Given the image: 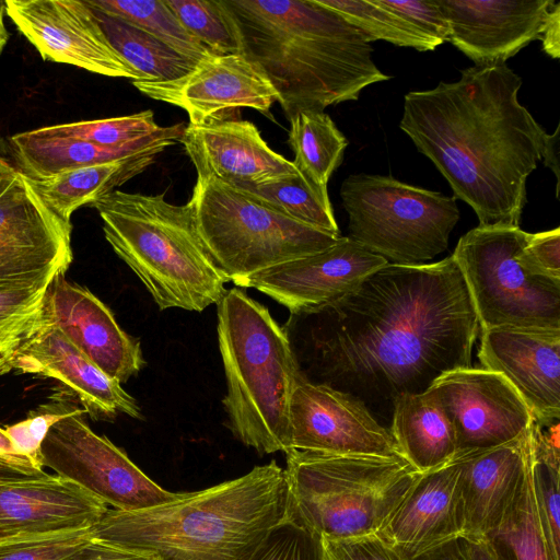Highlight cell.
<instances>
[{"mask_svg": "<svg viewBox=\"0 0 560 560\" xmlns=\"http://www.w3.org/2000/svg\"><path fill=\"white\" fill-rule=\"evenodd\" d=\"M71 233V222L48 208L18 171L0 194V283L65 275L73 259Z\"/></svg>", "mask_w": 560, "mask_h": 560, "instance_id": "cell-12", "label": "cell"}, {"mask_svg": "<svg viewBox=\"0 0 560 560\" xmlns=\"http://www.w3.org/2000/svg\"><path fill=\"white\" fill-rule=\"evenodd\" d=\"M539 40H541L542 49L548 56L555 59L560 57V2H556L551 8Z\"/></svg>", "mask_w": 560, "mask_h": 560, "instance_id": "cell-45", "label": "cell"}, {"mask_svg": "<svg viewBox=\"0 0 560 560\" xmlns=\"http://www.w3.org/2000/svg\"><path fill=\"white\" fill-rule=\"evenodd\" d=\"M250 560H327L322 536L289 516L272 528Z\"/></svg>", "mask_w": 560, "mask_h": 560, "instance_id": "cell-40", "label": "cell"}, {"mask_svg": "<svg viewBox=\"0 0 560 560\" xmlns=\"http://www.w3.org/2000/svg\"><path fill=\"white\" fill-rule=\"evenodd\" d=\"M197 178H214L249 189L299 173L293 162L273 151L257 127L237 119L188 125L179 139Z\"/></svg>", "mask_w": 560, "mask_h": 560, "instance_id": "cell-22", "label": "cell"}, {"mask_svg": "<svg viewBox=\"0 0 560 560\" xmlns=\"http://www.w3.org/2000/svg\"><path fill=\"white\" fill-rule=\"evenodd\" d=\"M217 311L228 427L260 455L285 453L291 398L302 374L288 332L238 287L225 291Z\"/></svg>", "mask_w": 560, "mask_h": 560, "instance_id": "cell-5", "label": "cell"}, {"mask_svg": "<svg viewBox=\"0 0 560 560\" xmlns=\"http://www.w3.org/2000/svg\"><path fill=\"white\" fill-rule=\"evenodd\" d=\"M349 238L400 265H420L443 253L459 219L454 197L390 176L353 174L341 184Z\"/></svg>", "mask_w": 560, "mask_h": 560, "instance_id": "cell-9", "label": "cell"}, {"mask_svg": "<svg viewBox=\"0 0 560 560\" xmlns=\"http://www.w3.org/2000/svg\"><path fill=\"white\" fill-rule=\"evenodd\" d=\"M479 332L482 369L501 374L534 419L560 418V330L492 328Z\"/></svg>", "mask_w": 560, "mask_h": 560, "instance_id": "cell-21", "label": "cell"}, {"mask_svg": "<svg viewBox=\"0 0 560 560\" xmlns=\"http://www.w3.org/2000/svg\"><path fill=\"white\" fill-rule=\"evenodd\" d=\"M486 538L501 560H552L536 497L532 438L516 492Z\"/></svg>", "mask_w": 560, "mask_h": 560, "instance_id": "cell-29", "label": "cell"}, {"mask_svg": "<svg viewBox=\"0 0 560 560\" xmlns=\"http://www.w3.org/2000/svg\"><path fill=\"white\" fill-rule=\"evenodd\" d=\"M235 22L243 54L278 92L285 117L355 101L389 80L364 35L317 0H222Z\"/></svg>", "mask_w": 560, "mask_h": 560, "instance_id": "cell-3", "label": "cell"}, {"mask_svg": "<svg viewBox=\"0 0 560 560\" xmlns=\"http://www.w3.org/2000/svg\"><path fill=\"white\" fill-rule=\"evenodd\" d=\"M96 11L151 34L184 58L198 63L212 54L182 24L165 0H85Z\"/></svg>", "mask_w": 560, "mask_h": 560, "instance_id": "cell-32", "label": "cell"}, {"mask_svg": "<svg viewBox=\"0 0 560 560\" xmlns=\"http://www.w3.org/2000/svg\"><path fill=\"white\" fill-rule=\"evenodd\" d=\"M142 94L184 109L189 125L240 118L241 108L269 115L278 92L261 68L244 54L212 55L171 81H133Z\"/></svg>", "mask_w": 560, "mask_h": 560, "instance_id": "cell-13", "label": "cell"}, {"mask_svg": "<svg viewBox=\"0 0 560 560\" xmlns=\"http://www.w3.org/2000/svg\"><path fill=\"white\" fill-rule=\"evenodd\" d=\"M428 37L443 44L450 38L447 19L438 0H377Z\"/></svg>", "mask_w": 560, "mask_h": 560, "instance_id": "cell-42", "label": "cell"}, {"mask_svg": "<svg viewBox=\"0 0 560 560\" xmlns=\"http://www.w3.org/2000/svg\"><path fill=\"white\" fill-rule=\"evenodd\" d=\"M44 128L54 135L69 136L107 148L132 144L166 129L156 124L151 109L127 116L72 121Z\"/></svg>", "mask_w": 560, "mask_h": 560, "instance_id": "cell-38", "label": "cell"}, {"mask_svg": "<svg viewBox=\"0 0 560 560\" xmlns=\"http://www.w3.org/2000/svg\"><path fill=\"white\" fill-rule=\"evenodd\" d=\"M559 133H560V127L557 126L553 133L546 135L544 148H542V155L541 161L544 165L548 168H550L557 179V189H556V196L558 198L559 194V183H560V173H559Z\"/></svg>", "mask_w": 560, "mask_h": 560, "instance_id": "cell-48", "label": "cell"}, {"mask_svg": "<svg viewBox=\"0 0 560 560\" xmlns=\"http://www.w3.org/2000/svg\"><path fill=\"white\" fill-rule=\"evenodd\" d=\"M14 474H22V472L16 471V470H14V469H12L10 467H7V466L0 464V477L1 476L14 475Z\"/></svg>", "mask_w": 560, "mask_h": 560, "instance_id": "cell-52", "label": "cell"}, {"mask_svg": "<svg viewBox=\"0 0 560 560\" xmlns=\"http://www.w3.org/2000/svg\"><path fill=\"white\" fill-rule=\"evenodd\" d=\"M5 14L46 61L141 81L107 39L85 0H4Z\"/></svg>", "mask_w": 560, "mask_h": 560, "instance_id": "cell-14", "label": "cell"}, {"mask_svg": "<svg viewBox=\"0 0 560 560\" xmlns=\"http://www.w3.org/2000/svg\"><path fill=\"white\" fill-rule=\"evenodd\" d=\"M290 450L401 457L389 429L360 399L303 372L290 404Z\"/></svg>", "mask_w": 560, "mask_h": 560, "instance_id": "cell-16", "label": "cell"}, {"mask_svg": "<svg viewBox=\"0 0 560 560\" xmlns=\"http://www.w3.org/2000/svg\"><path fill=\"white\" fill-rule=\"evenodd\" d=\"M388 429L401 457L419 472L438 468L456 456L453 425L429 388L396 398Z\"/></svg>", "mask_w": 560, "mask_h": 560, "instance_id": "cell-27", "label": "cell"}, {"mask_svg": "<svg viewBox=\"0 0 560 560\" xmlns=\"http://www.w3.org/2000/svg\"><path fill=\"white\" fill-rule=\"evenodd\" d=\"M79 411L85 410L77 396L66 387L56 388L26 419L7 425L4 431L14 450L28 458L36 469L44 470L40 448L48 431L61 419Z\"/></svg>", "mask_w": 560, "mask_h": 560, "instance_id": "cell-37", "label": "cell"}, {"mask_svg": "<svg viewBox=\"0 0 560 560\" xmlns=\"http://www.w3.org/2000/svg\"><path fill=\"white\" fill-rule=\"evenodd\" d=\"M18 170L0 155V194L14 178Z\"/></svg>", "mask_w": 560, "mask_h": 560, "instance_id": "cell-50", "label": "cell"}, {"mask_svg": "<svg viewBox=\"0 0 560 560\" xmlns=\"http://www.w3.org/2000/svg\"><path fill=\"white\" fill-rule=\"evenodd\" d=\"M285 471L275 460L162 505L108 509L93 539L148 551L160 560H250L290 516Z\"/></svg>", "mask_w": 560, "mask_h": 560, "instance_id": "cell-4", "label": "cell"}, {"mask_svg": "<svg viewBox=\"0 0 560 560\" xmlns=\"http://www.w3.org/2000/svg\"><path fill=\"white\" fill-rule=\"evenodd\" d=\"M51 377L71 390L93 420L113 421L119 413L143 420L137 400L106 375L58 328L36 325L33 332L0 369Z\"/></svg>", "mask_w": 560, "mask_h": 560, "instance_id": "cell-19", "label": "cell"}, {"mask_svg": "<svg viewBox=\"0 0 560 560\" xmlns=\"http://www.w3.org/2000/svg\"><path fill=\"white\" fill-rule=\"evenodd\" d=\"M84 415L85 411L75 412L50 428L40 448L43 467L115 510L138 511L183 497L184 492H171L156 485L122 450L96 434Z\"/></svg>", "mask_w": 560, "mask_h": 560, "instance_id": "cell-11", "label": "cell"}, {"mask_svg": "<svg viewBox=\"0 0 560 560\" xmlns=\"http://www.w3.org/2000/svg\"><path fill=\"white\" fill-rule=\"evenodd\" d=\"M459 463L421 472L376 533L406 560L464 536Z\"/></svg>", "mask_w": 560, "mask_h": 560, "instance_id": "cell-24", "label": "cell"}, {"mask_svg": "<svg viewBox=\"0 0 560 560\" xmlns=\"http://www.w3.org/2000/svg\"><path fill=\"white\" fill-rule=\"evenodd\" d=\"M529 444L528 429L512 442L456 457L463 537H487L499 524L521 482Z\"/></svg>", "mask_w": 560, "mask_h": 560, "instance_id": "cell-25", "label": "cell"}, {"mask_svg": "<svg viewBox=\"0 0 560 560\" xmlns=\"http://www.w3.org/2000/svg\"><path fill=\"white\" fill-rule=\"evenodd\" d=\"M303 317L313 319L310 362L320 383L357 397L383 420H390L399 396L424 393L443 374L471 366L480 331L452 255L432 264L388 262Z\"/></svg>", "mask_w": 560, "mask_h": 560, "instance_id": "cell-1", "label": "cell"}, {"mask_svg": "<svg viewBox=\"0 0 560 560\" xmlns=\"http://www.w3.org/2000/svg\"><path fill=\"white\" fill-rule=\"evenodd\" d=\"M67 560H160L151 552L118 547L91 538Z\"/></svg>", "mask_w": 560, "mask_h": 560, "instance_id": "cell-44", "label": "cell"}, {"mask_svg": "<svg viewBox=\"0 0 560 560\" xmlns=\"http://www.w3.org/2000/svg\"><path fill=\"white\" fill-rule=\"evenodd\" d=\"M517 260L533 276L560 281V228L529 233Z\"/></svg>", "mask_w": 560, "mask_h": 560, "instance_id": "cell-41", "label": "cell"}, {"mask_svg": "<svg viewBox=\"0 0 560 560\" xmlns=\"http://www.w3.org/2000/svg\"><path fill=\"white\" fill-rule=\"evenodd\" d=\"M0 464L25 475H38L44 472V470L36 469L28 458L22 456L14 450L2 428H0Z\"/></svg>", "mask_w": 560, "mask_h": 560, "instance_id": "cell-46", "label": "cell"}, {"mask_svg": "<svg viewBox=\"0 0 560 560\" xmlns=\"http://www.w3.org/2000/svg\"><path fill=\"white\" fill-rule=\"evenodd\" d=\"M322 539L327 560H406L376 533L341 539Z\"/></svg>", "mask_w": 560, "mask_h": 560, "instance_id": "cell-43", "label": "cell"}, {"mask_svg": "<svg viewBox=\"0 0 560 560\" xmlns=\"http://www.w3.org/2000/svg\"><path fill=\"white\" fill-rule=\"evenodd\" d=\"M163 151L155 149L109 163L67 171L47 179L28 180L48 208L62 220L71 222L78 208L90 206L141 174Z\"/></svg>", "mask_w": 560, "mask_h": 560, "instance_id": "cell-28", "label": "cell"}, {"mask_svg": "<svg viewBox=\"0 0 560 560\" xmlns=\"http://www.w3.org/2000/svg\"><path fill=\"white\" fill-rule=\"evenodd\" d=\"M93 11L112 46L141 77V81L175 80L189 73L197 65L136 25Z\"/></svg>", "mask_w": 560, "mask_h": 560, "instance_id": "cell-31", "label": "cell"}, {"mask_svg": "<svg viewBox=\"0 0 560 560\" xmlns=\"http://www.w3.org/2000/svg\"><path fill=\"white\" fill-rule=\"evenodd\" d=\"M348 236L319 253L291 260L235 282L254 288L293 315H312L337 302L388 264Z\"/></svg>", "mask_w": 560, "mask_h": 560, "instance_id": "cell-17", "label": "cell"}, {"mask_svg": "<svg viewBox=\"0 0 560 560\" xmlns=\"http://www.w3.org/2000/svg\"><path fill=\"white\" fill-rule=\"evenodd\" d=\"M36 325L52 326L106 375L126 383L145 365L139 339L124 331L112 311L63 273L48 283Z\"/></svg>", "mask_w": 560, "mask_h": 560, "instance_id": "cell-18", "label": "cell"}, {"mask_svg": "<svg viewBox=\"0 0 560 560\" xmlns=\"http://www.w3.org/2000/svg\"><path fill=\"white\" fill-rule=\"evenodd\" d=\"M109 508L58 476L14 474L0 477V539L94 526Z\"/></svg>", "mask_w": 560, "mask_h": 560, "instance_id": "cell-23", "label": "cell"}, {"mask_svg": "<svg viewBox=\"0 0 560 560\" xmlns=\"http://www.w3.org/2000/svg\"><path fill=\"white\" fill-rule=\"evenodd\" d=\"M455 432L456 457L512 442L529 429L533 416L499 373L464 368L440 376L430 387Z\"/></svg>", "mask_w": 560, "mask_h": 560, "instance_id": "cell-15", "label": "cell"}, {"mask_svg": "<svg viewBox=\"0 0 560 560\" xmlns=\"http://www.w3.org/2000/svg\"><path fill=\"white\" fill-rule=\"evenodd\" d=\"M289 121L293 164L317 190L328 195V180L343 160L347 138L324 112H300Z\"/></svg>", "mask_w": 560, "mask_h": 560, "instance_id": "cell-30", "label": "cell"}, {"mask_svg": "<svg viewBox=\"0 0 560 560\" xmlns=\"http://www.w3.org/2000/svg\"><path fill=\"white\" fill-rule=\"evenodd\" d=\"M187 205L206 249L233 283L325 250L341 237L300 222L254 194L211 177L197 178Z\"/></svg>", "mask_w": 560, "mask_h": 560, "instance_id": "cell-8", "label": "cell"}, {"mask_svg": "<svg viewBox=\"0 0 560 560\" xmlns=\"http://www.w3.org/2000/svg\"><path fill=\"white\" fill-rule=\"evenodd\" d=\"M465 560H501L486 537L458 538Z\"/></svg>", "mask_w": 560, "mask_h": 560, "instance_id": "cell-47", "label": "cell"}, {"mask_svg": "<svg viewBox=\"0 0 560 560\" xmlns=\"http://www.w3.org/2000/svg\"><path fill=\"white\" fill-rule=\"evenodd\" d=\"M165 3L212 55L243 54L238 30L222 0H165Z\"/></svg>", "mask_w": 560, "mask_h": 560, "instance_id": "cell-35", "label": "cell"}, {"mask_svg": "<svg viewBox=\"0 0 560 560\" xmlns=\"http://www.w3.org/2000/svg\"><path fill=\"white\" fill-rule=\"evenodd\" d=\"M451 42L475 66L503 65L539 39L553 0H438Z\"/></svg>", "mask_w": 560, "mask_h": 560, "instance_id": "cell-20", "label": "cell"}, {"mask_svg": "<svg viewBox=\"0 0 560 560\" xmlns=\"http://www.w3.org/2000/svg\"><path fill=\"white\" fill-rule=\"evenodd\" d=\"M49 282L0 283V369L33 332Z\"/></svg>", "mask_w": 560, "mask_h": 560, "instance_id": "cell-36", "label": "cell"}, {"mask_svg": "<svg viewBox=\"0 0 560 560\" xmlns=\"http://www.w3.org/2000/svg\"><path fill=\"white\" fill-rule=\"evenodd\" d=\"M244 190L300 222L340 235L328 195L317 190L300 172Z\"/></svg>", "mask_w": 560, "mask_h": 560, "instance_id": "cell-34", "label": "cell"}, {"mask_svg": "<svg viewBox=\"0 0 560 560\" xmlns=\"http://www.w3.org/2000/svg\"><path fill=\"white\" fill-rule=\"evenodd\" d=\"M359 30L369 43L386 40L419 51H431L441 43L428 37L404 18L383 7L377 0H317Z\"/></svg>", "mask_w": 560, "mask_h": 560, "instance_id": "cell-33", "label": "cell"}, {"mask_svg": "<svg viewBox=\"0 0 560 560\" xmlns=\"http://www.w3.org/2000/svg\"><path fill=\"white\" fill-rule=\"evenodd\" d=\"M90 207L113 250L160 310L201 312L221 300L229 280L201 242L187 203L173 205L164 192L114 190Z\"/></svg>", "mask_w": 560, "mask_h": 560, "instance_id": "cell-6", "label": "cell"}, {"mask_svg": "<svg viewBox=\"0 0 560 560\" xmlns=\"http://www.w3.org/2000/svg\"><path fill=\"white\" fill-rule=\"evenodd\" d=\"M91 528L1 538L0 560H67L91 540Z\"/></svg>", "mask_w": 560, "mask_h": 560, "instance_id": "cell-39", "label": "cell"}, {"mask_svg": "<svg viewBox=\"0 0 560 560\" xmlns=\"http://www.w3.org/2000/svg\"><path fill=\"white\" fill-rule=\"evenodd\" d=\"M506 63L474 66L452 83L405 95L400 129L469 205L479 225L520 226L546 130L518 101Z\"/></svg>", "mask_w": 560, "mask_h": 560, "instance_id": "cell-2", "label": "cell"}, {"mask_svg": "<svg viewBox=\"0 0 560 560\" xmlns=\"http://www.w3.org/2000/svg\"><path fill=\"white\" fill-rule=\"evenodd\" d=\"M412 560H465L458 539L434 548Z\"/></svg>", "mask_w": 560, "mask_h": 560, "instance_id": "cell-49", "label": "cell"}, {"mask_svg": "<svg viewBox=\"0 0 560 560\" xmlns=\"http://www.w3.org/2000/svg\"><path fill=\"white\" fill-rule=\"evenodd\" d=\"M528 235L520 226L478 225L459 238L452 256L480 330H560V281L533 276L517 260Z\"/></svg>", "mask_w": 560, "mask_h": 560, "instance_id": "cell-10", "label": "cell"}, {"mask_svg": "<svg viewBox=\"0 0 560 560\" xmlns=\"http://www.w3.org/2000/svg\"><path fill=\"white\" fill-rule=\"evenodd\" d=\"M5 1L0 0V56L8 44L10 34L4 23Z\"/></svg>", "mask_w": 560, "mask_h": 560, "instance_id": "cell-51", "label": "cell"}, {"mask_svg": "<svg viewBox=\"0 0 560 560\" xmlns=\"http://www.w3.org/2000/svg\"><path fill=\"white\" fill-rule=\"evenodd\" d=\"M185 126H168L158 135L118 148L101 147L82 139L48 132L44 127L14 133L8 144L15 168L25 177L43 180L57 174L144 153L165 150L179 141Z\"/></svg>", "mask_w": 560, "mask_h": 560, "instance_id": "cell-26", "label": "cell"}, {"mask_svg": "<svg viewBox=\"0 0 560 560\" xmlns=\"http://www.w3.org/2000/svg\"><path fill=\"white\" fill-rule=\"evenodd\" d=\"M290 517L323 538L377 533L421 474L400 456L285 452Z\"/></svg>", "mask_w": 560, "mask_h": 560, "instance_id": "cell-7", "label": "cell"}]
</instances>
